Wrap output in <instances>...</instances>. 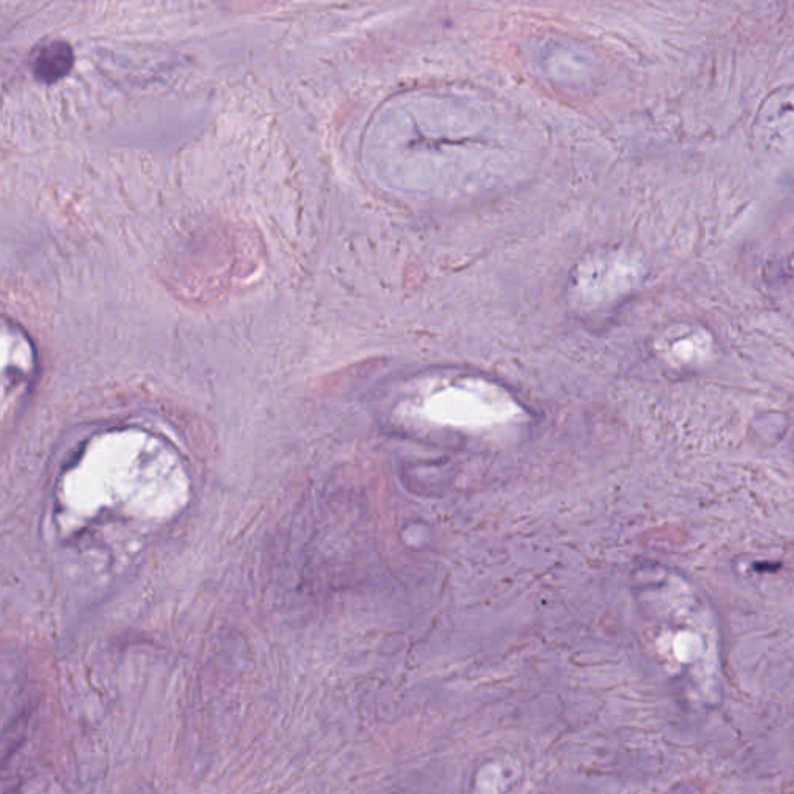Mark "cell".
Instances as JSON below:
<instances>
[{
  "mask_svg": "<svg viewBox=\"0 0 794 794\" xmlns=\"http://www.w3.org/2000/svg\"><path fill=\"white\" fill-rule=\"evenodd\" d=\"M444 395L435 397L433 411L443 414L451 422L481 424L492 419L493 411L486 406L484 397L475 395L474 389H445Z\"/></svg>",
  "mask_w": 794,
  "mask_h": 794,
  "instance_id": "7a4b0ae2",
  "label": "cell"
},
{
  "mask_svg": "<svg viewBox=\"0 0 794 794\" xmlns=\"http://www.w3.org/2000/svg\"><path fill=\"white\" fill-rule=\"evenodd\" d=\"M75 55L69 43L62 39L48 40L35 51L32 70L43 83H57L72 70Z\"/></svg>",
  "mask_w": 794,
  "mask_h": 794,
  "instance_id": "3957f363",
  "label": "cell"
},
{
  "mask_svg": "<svg viewBox=\"0 0 794 794\" xmlns=\"http://www.w3.org/2000/svg\"><path fill=\"white\" fill-rule=\"evenodd\" d=\"M752 136L762 150L781 151L794 139V85H782L757 109Z\"/></svg>",
  "mask_w": 794,
  "mask_h": 794,
  "instance_id": "6da1fadb",
  "label": "cell"
}]
</instances>
